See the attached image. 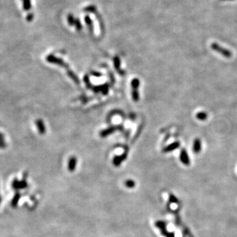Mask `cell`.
<instances>
[{
  "instance_id": "obj_1",
  "label": "cell",
  "mask_w": 237,
  "mask_h": 237,
  "mask_svg": "<svg viewBox=\"0 0 237 237\" xmlns=\"http://www.w3.org/2000/svg\"><path fill=\"white\" fill-rule=\"evenodd\" d=\"M211 48L214 51H215V52H218L220 54H221L222 55L227 58H230L232 57V55H233V53H232L230 50H227L226 48H224L223 47H221V46H219L218 44L217 43L211 44Z\"/></svg>"
},
{
  "instance_id": "obj_2",
  "label": "cell",
  "mask_w": 237,
  "mask_h": 237,
  "mask_svg": "<svg viewBox=\"0 0 237 237\" xmlns=\"http://www.w3.org/2000/svg\"><path fill=\"white\" fill-rule=\"evenodd\" d=\"M46 61L49 63H52V64H56L65 67H68V65L64 62V61L61 59V58L55 57V56L53 55H49L48 56H47V57H46Z\"/></svg>"
},
{
  "instance_id": "obj_3",
  "label": "cell",
  "mask_w": 237,
  "mask_h": 237,
  "mask_svg": "<svg viewBox=\"0 0 237 237\" xmlns=\"http://www.w3.org/2000/svg\"><path fill=\"white\" fill-rule=\"evenodd\" d=\"M26 187H27V182L26 181V179L19 180L17 179H15L12 182V188L15 190L24 189Z\"/></svg>"
},
{
  "instance_id": "obj_4",
  "label": "cell",
  "mask_w": 237,
  "mask_h": 237,
  "mask_svg": "<svg viewBox=\"0 0 237 237\" xmlns=\"http://www.w3.org/2000/svg\"><path fill=\"white\" fill-rule=\"evenodd\" d=\"M180 162H182L183 165H184L186 166H189L190 165V160L187 151L186 150V149L182 148L181 151H180Z\"/></svg>"
},
{
  "instance_id": "obj_5",
  "label": "cell",
  "mask_w": 237,
  "mask_h": 237,
  "mask_svg": "<svg viewBox=\"0 0 237 237\" xmlns=\"http://www.w3.org/2000/svg\"><path fill=\"white\" fill-rule=\"evenodd\" d=\"M127 154H128L127 151H125V152H124V153H123L122 155L115 156L113 160V163L114 166L118 167V166L120 165L121 164V163L124 162V161L126 159V158H127Z\"/></svg>"
},
{
  "instance_id": "obj_6",
  "label": "cell",
  "mask_w": 237,
  "mask_h": 237,
  "mask_svg": "<svg viewBox=\"0 0 237 237\" xmlns=\"http://www.w3.org/2000/svg\"><path fill=\"white\" fill-rule=\"evenodd\" d=\"M180 142H178V141L174 142L171 143V144L167 146L166 147L163 148V152H164V153L171 152V151H174L175 150H177V148H179L180 147Z\"/></svg>"
},
{
  "instance_id": "obj_7",
  "label": "cell",
  "mask_w": 237,
  "mask_h": 237,
  "mask_svg": "<svg viewBox=\"0 0 237 237\" xmlns=\"http://www.w3.org/2000/svg\"><path fill=\"white\" fill-rule=\"evenodd\" d=\"M117 129H118V126H110V127L107 128L106 129H104L102 131H101V133H99V136H101L102 138H105L106 136L110 135V134L114 133Z\"/></svg>"
},
{
  "instance_id": "obj_8",
  "label": "cell",
  "mask_w": 237,
  "mask_h": 237,
  "mask_svg": "<svg viewBox=\"0 0 237 237\" xmlns=\"http://www.w3.org/2000/svg\"><path fill=\"white\" fill-rule=\"evenodd\" d=\"M193 151L194 153H199L202 150V142L200 138H197L194 140L193 142V147H192Z\"/></svg>"
},
{
  "instance_id": "obj_9",
  "label": "cell",
  "mask_w": 237,
  "mask_h": 237,
  "mask_svg": "<svg viewBox=\"0 0 237 237\" xmlns=\"http://www.w3.org/2000/svg\"><path fill=\"white\" fill-rule=\"evenodd\" d=\"M77 159L75 156H72L70 157L68 162V170L70 172L74 171L77 167Z\"/></svg>"
},
{
  "instance_id": "obj_10",
  "label": "cell",
  "mask_w": 237,
  "mask_h": 237,
  "mask_svg": "<svg viewBox=\"0 0 237 237\" xmlns=\"http://www.w3.org/2000/svg\"><path fill=\"white\" fill-rule=\"evenodd\" d=\"M35 123L36 126H37L39 133L40 134H44L46 132V129L43 120H41V119H37V120H36Z\"/></svg>"
},
{
  "instance_id": "obj_11",
  "label": "cell",
  "mask_w": 237,
  "mask_h": 237,
  "mask_svg": "<svg viewBox=\"0 0 237 237\" xmlns=\"http://www.w3.org/2000/svg\"><path fill=\"white\" fill-rule=\"evenodd\" d=\"M93 89H94V91L95 92H102L104 94H107V92L109 91V86L107 84H105L104 85H102V86H96L93 88Z\"/></svg>"
},
{
  "instance_id": "obj_12",
  "label": "cell",
  "mask_w": 237,
  "mask_h": 237,
  "mask_svg": "<svg viewBox=\"0 0 237 237\" xmlns=\"http://www.w3.org/2000/svg\"><path fill=\"white\" fill-rule=\"evenodd\" d=\"M156 226H157L158 228L160 229L163 235L167 236V234L169 233V232H167V225H166V223H165V222L158 221L156 223Z\"/></svg>"
},
{
  "instance_id": "obj_13",
  "label": "cell",
  "mask_w": 237,
  "mask_h": 237,
  "mask_svg": "<svg viewBox=\"0 0 237 237\" xmlns=\"http://www.w3.org/2000/svg\"><path fill=\"white\" fill-rule=\"evenodd\" d=\"M21 198V194L19 192H16L15 194V196H13V199L11 200V206L13 207H15L17 206L18 203L19 202V200Z\"/></svg>"
},
{
  "instance_id": "obj_14",
  "label": "cell",
  "mask_w": 237,
  "mask_h": 237,
  "mask_svg": "<svg viewBox=\"0 0 237 237\" xmlns=\"http://www.w3.org/2000/svg\"><path fill=\"white\" fill-rule=\"evenodd\" d=\"M113 62H114V66H115V69H117L118 70V72L120 73V75H123L122 74V71H121V69H120V66H121V61H120V59L119 58V57H115L114 58V60H113Z\"/></svg>"
},
{
  "instance_id": "obj_15",
  "label": "cell",
  "mask_w": 237,
  "mask_h": 237,
  "mask_svg": "<svg viewBox=\"0 0 237 237\" xmlns=\"http://www.w3.org/2000/svg\"><path fill=\"white\" fill-rule=\"evenodd\" d=\"M196 117L200 121H205L206 120L207 117H208V115L204 111H200L198 113H197Z\"/></svg>"
},
{
  "instance_id": "obj_16",
  "label": "cell",
  "mask_w": 237,
  "mask_h": 237,
  "mask_svg": "<svg viewBox=\"0 0 237 237\" xmlns=\"http://www.w3.org/2000/svg\"><path fill=\"white\" fill-rule=\"evenodd\" d=\"M23 1V7L24 11H29L32 7L31 0H22Z\"/></svg>"
},
{
  "instance_id": "obj_17",
  "label": "cell",
  "mask_w": 237,
  "mask_h": 237,
  "mask_svg": "<svg viewBox=\"0 0 237 237\" xmlns=\"http://www.w3.org/2000/svg\"><path fill=\"white\" fill-rule=\"evenodd\" d=\"M67 74H68V76H69V77L73 80V81H74L76 83V84H79V83H80L79 80V79H78V77H77V76L75 75V74L74 73H73L72 71L69 70V71L67 72Z\"/></svg>"
},
{
  "instance_id": "obj_18",
  "label": "cell",
  "mask_w": 237,
  "mask_h": 237,
  "mask_svg": "<svg viewBox=\"0 0 237 237\" xmlns=\"http://www.w3.org/2000/svg\"><path fill=\"white\" fill-rule=\"evenodd\" d=\"M131 86L133 89H138L139 86H140V80L138 79H134L131 81Z\"/></svg>"
},
{
  "instance_id": "obj_19",
  "label": "cell",
  "mask_w": 237,
  "mask_h": 237,
  "mask_svg": "<svg viewBox=\"0 0 237 237\" xmlns=\"http://www.w3.org/2000/svg\"><path fill=\"white\" fill-rule=\"evenodd\" d=\"M132 97H133V100L135 102H138L139 100V92L138 91V89H133L132 91Z\"/></svg>"
},
{
  "instance_id": "obj_20",
  "label": "cell",
  "mask_w": 237,
  "mask_h": 237,
  "mask_svg": "<svg viewBox=\"0 0 237 237\" xmlns=\"http://www.w3.org/2000/svg\"><path fill=\"white\" fill-rule=\"evenodd\" d=\"M135 184H136L135 182H134L133 180H127L124 182V185H125L127 188H129V189L134 188L135 187Z\"/></svg>"
},
{
  "instance_id": "obj_21",
  "label": "cell",
  "mask_w": 237,
  "mask_h": 237,
  "mask_svg": "<svg viewBox=\"0 0 237 237\" xmlns=\"http://www.w3.org/2000/svg\"><path fill=\"white\" fill-rule=\"evenodd\" d=\"M67 21L68 23H69L70 25H73V24H75V19L74 18V17H73L72 15H69L67 17Z\"/></svg>"
},
{
  "instance_id": "obj_22",
  "label": "cell",
  "mask_w": 237,
  "mask_h": 237,
  "mask_svg": "<svg viewBox=\"0 0 237 237\" xmlns=\"http://www.w3.org/2000/svg\"><path fill=\"white\" fill-rule=\"evenodd\" d=\"M84 19H85V22H86V24L89 26L90 29H92V21L91 20V19H90L88 16H86V17H85Z\"/></svg>"
},
{
  "instance_id": "obj_23",
  "label": "cell",
  "mask_w": 237,
  "mask_h": 237,
  "mask_svg": "<svg viewBox=\"0 0 237 237\" xmlns=\"http://www.w3.org/2000/svg\"><path fill=\"white\" fill-rule=\"evenodd\" d=\"M75 25L76 28H77V29L78 30H81V28H82V25H81V24H80V21L78 20V19H75Z\"/></svg>"
},
{
  "instance_id": "obj_24",
  "label": "cell",
  "mask_w": 237,
  "mask_h": 237,
  "mask_svg": "<svg viewBox=\"0 0 237 237\" xmlns=\"http://www.w3.org/2000/svg\"><path fill=\"white\" fill-rule=\"evenodd\" d=\"M33 19H34V14L32 13H28L26 17V20L28 22H29V23L32 21Z\"/></svg>"
},
{
  "instance_id": "obj_25",
  "label": "cell",
  "mask_w": 237,
  "mask_h": 237,
  "mask_svg": "<svg viewBox=\"0 0 237 237\" xmlns=\"http://www.w3.org/2000/svg\"><path fill=\"white\" fill-rule=\"evenodd\" d=\"M85 11H88V12H94L95 11H96V7H94L93 6H88L87 7L85 8Z\"/></svg>"
},
{
  "instance_id": "obj_26",
  "label": "cell",
  "mask_w": 237,
  "mask_h": 237,
  "mask_svg": "<svg viewBox=\"0 0 237 237\" xmlns=\"http://www.w3.org/2000/svg\"><path fill=\"white\" fill-rule=\"evenodd\" d=\"M169 200L171 202L173 203H177L178 202V200L177 198H176L175 196H173V194H170L169 196Z\"/></svg>"
},
{
  "instance_id": "obj_27",
  "label": "cell",
  "mask_w": 237,
  "mask_h": 237,
  "mask_svg": "<svg viewBox=\"0 0 237 237\" xmlns=\"http://www.w3.org/2000/svg\"><path fill=\"white\" fill-rule=\"evenodd\" d=\"M6 146H7V144H6V142H5V140H0V148L4 149V148H6Z\"/></svg>"
},
{
  "instance_id": "obj_28",
  "label": "cell",
  "mask_w": 237,
  "mask_h": 237,
  "mask_svg": "<svg viewBox=\"0 0 237 237\" xmlns=\"http://www.w3.org/2000/svg\"><path fill=\"white\" fill-rule=\"evenodd\" d=\"M166 236L167 237H175V233H169Z\"/></svg>"
},
{
  "instance_id": "obj_29",
  "label": "cell",
  "mask_w": 237,
  "mask_h": 237,
  "mask_svg": "<svg viewBox=\"0 0 237 237\" xmlns=\"http://www.w3.org/2000/svg\"><path fill=\"white\" fill-rule=\"evenodd\" d=\"M92 75L96 76V77H100V76H102V75L99 73H92Z\"/></svg>"
},
{
  "instance_id": "obj_30",
  "label": "cell",
  "mask_w": 237,
  "mask_h": 237,
  "mask_svg": "<svg viewBox=\"0 0 237 237\" xmlns=\"http://www.w3.org/2000/svg\"><path fill=\"white\" fill-rule=\"evenodd\" d=\"M0 140H5L4 135L1 133H0Z\"/></svg>"
},
{
  "instance_id": "obj_31",
  "label": "cell",
  "mask_w": 237,
  "mask_h": 237,
  "mask_svg": "<svg viewBox=\"0 0 237 237\" xmlns=\"http://www.w3.org/2000/svg\"><path fill=\"white\" fill-rule=\"evenodd\" d=\"M1 200H2V198H1V195H0V204H1Z\"/></svg>"
},
{
  "instance_id": "obj_32",
  "label": "cell",
  "mask_w": 237,
  "mask_h": 237,
  "mask_svg": "<svg viewBox=\"0 0 237 237\" xmlns=\"http://www.w3.org/2000/svg\"><path fill=\"white\" fill-rule=\"evenodd\" d=\"M222 1H233V0H222Z\"/></svg>"
}]
</instances>
